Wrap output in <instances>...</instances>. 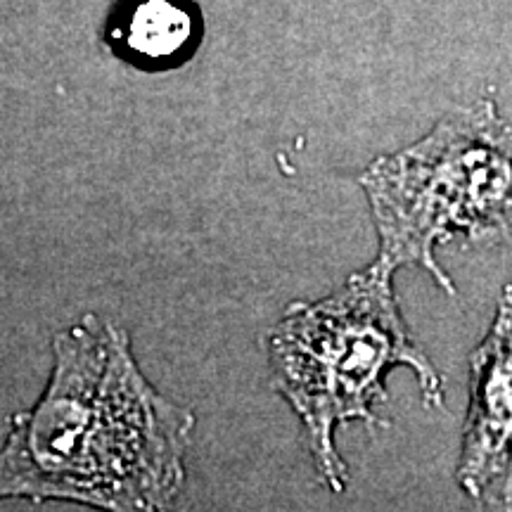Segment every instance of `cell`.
I'll return each mask as SVG.
<instances>
[{
  "mask_svg": "<svg viewBox=\"0 0 512 512\" xmlns=\"http://www.w3.org/2000/svg\"><path fill=\"white\" fill-rule=\"evenodd\" d=\"M55 368L0 448V498L164 510L181 494L195 418L145 380L128 335L93 313L55 335Z\"/></svg>",
  "mask_w": 512,
  "mask_h": 512,
  "instance_id": "cell-1",
  "label": "cell"
},
{
  "mask_svg": "<svg viewBox=\"0 0 512 512\" xmlns=\"http://www.w3.org/2000/svg\"><path fill=\"white\" fill-rule=\"evenodd\" d=\"M273 382L304 422L320 477L332 491L347 486V465L332 434L342 422L387 425L375 411L387 401L384 377L408 366L430 408H444V382L408 335L389 278L356 273L316 304H294L268 335Z\"/></svg>",
  "mask_w": 512,
  "mask_h": 512,
  "instance_id": "cell-2",
  "label": "cell"
},
{
  "mask_svg": "<svg viewBox=\"0 0 512 512\" xmlns=\"http://www.w3.org/2000/svg\"><path fill=\"white\" fill-rule=\"evenodd\" d=\"M380 254L370 273L420 266L456 294L434 249L453 240L512 242V131L491 102L451 112L408 150L361 176Z\"/></svg>",
  "mask_w": 512,
  "mask_h": 512,
  "instance_id": "cell-3",
  "label": "cell"
},
{
  "mask_svg": "<svg viewBox=\"0 0 512 512\" xmlns=\"http://www.w3.org/2000/svg\"><path fill=\"white\" fill-rule=\"evenodd\" d=\"M458 482L472 498H512V285L505 287L489 337L472 356Z\"/></svg>",
  "mask_w": 512,
  "mask_h": 512,
  "instance_id": "cell-4",
  "label": "cell"
},
{
  "mask_svg": "<svg viewBox=\"0 0 512 512\" xmlns=\"http://www.w3.org/2000/svg\"><path fill=\"white\" fill-rule=\"evenodd\" d=\"M202 38V19L190 0H121L107 24V43L140 69L188 62Z\"/></svg>",
  "mask_w": 512,
  "mask_h": 512,
  "instance_id": "cell-5",
  "label": "cell"
}]
</instances>
